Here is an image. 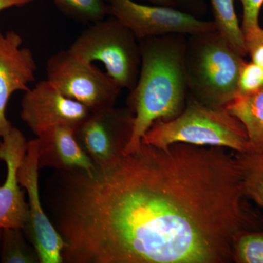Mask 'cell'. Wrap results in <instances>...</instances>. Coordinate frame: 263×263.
<instances>
[{
	"instance_id": "cell-1",
	"label": "cell",
	"mask_w": 263,
	"mask_h": 263,
	"mask_svg": "<svg viewBox=\"0 0 263 263\" xmlns=\"http://www.w3.org/2000/svg\"><path fill=\"white\" fill-rule=\"evenodd\" d=\"M142 143L115 164L55 171L43 192L63 263H230L236 235L263 228L236 155Z\"/></svg>"
},
{
	"instance_id": "cell-2",
	"label": "cell",
	"mask_w": 263,
	"mask_h": 263,
	"mask_svg": "<svg viewBox=\"0 0 263 263\" xmlns=\"http://www.w3.org/2000/svg\"><path fill=\"white\" fill-rule=\"evenodd\" d=\"M186 42V36L180 34L140 40L141 70L127 100L135 114L134 129L124 155L141 146L142 138L154 123L171 120L182 113L189 94Z\"/></svg>"
},
{
	"instance_id": "cell-3",
	"label": "cell",
	"mask_w": 263,
	"mask_h": 263,
	"mask_svg": "<svg viewBox=\"0 0 263 263\" xmlns=\"http://www.w3.org/2000/svg\"><path fill=\"white\" fill-rule=\"evenodd\" d=\"M245 61L217 29L186 36L184 66L188 95L207 106L226 108L236 96Z\"/></svg>"
},
{
	"instance_id": "cell-4",
	"label": "cell",
	"mask_w": 263,
	"mask_h": 263,
	"mask_svg": "<svg viewBox=\"0 0 263 263\" xmlns=\"http://www.w3.org/2000/svg\"><path fill=\"white\" fill-rule=\"evenodd\" d=\"M142 143L166 148L176 143L218 146L237 153L250 151L245 126L226 108H213L188 95L182 113L170 121L154 123L142 138Z\"/></svg>"
},
{
	"instance_id": "cell-5",
	"label": "cell",
	"mask_w": 263,
	"mask_h": 263,
	"mask_svg": "<svg viewBox=\"0 0 263 263\" xmlns=\"http://www.w3.org/2000/svg\"><path fill=\"white\" fill-rule=\"evenodd\" d=\"M68 50L85 62H102L122 89L131 91L136 86L141 66L139 41L114 17L91 24Z\"/></svg>"
},
{
	"instance_id": "cell-6",
	"label": "cell",
	"mask_w": 263,
	"mask_h": 263,
	"mask_svg": "<svg viewBox=\"0 0 263 263\" xmlns=\"http://www.w3.org/2000/svg\"><path fill=\"white\" fill-rule=\"evenodd\" d=\"M46 70V80L90 111L115 106L122 89L106 72L81 60L68 49L52 55Z\"/></svg>"
},
{
	"instance_id": "cell-7",
	"label": "cell",
	"mask_w": 263,
	"mask_h": 263,
	"mask_svg": "<svg viewBox=\"0 0 263 263\" xmlns=\"http://www.w3.org/2000/svg\"><path fill=\"white\" fill-rule=\"evenodd\" d=\"M135 114L128 108H110L90 112L75 127L81 149L95 167L105 168L124 155L133 136Z\"/></svg>"
},
{
	"instance_id": "cell-8",
	"label": "cell",
	"mask_w": 263,
	"mask_h": 263,
	"mask_svg": "<svg viewBox=\"0 0 263 263\" xmlns=\"http://www.w3.org/2000/svg\"><path fill=\"white\" fill-rule=\"evenodd\" d=\"M108 15L118 19L138 41L166 34H200L216 29L214 21H205L171 7L149 6L133 0H105Z\"/></svg>"
},
{
	"instance_id": "cell-9",
	"label": "cell",
	"mask_w": 263,
	"mask_h": 263,
	"mask_svg": "<svg viewBox=\"0 0 263 263\" xmlns=\"http://www.w3.org/2000/svg\"><path fill=\"white\" fill-rule=\"evenodd\" d=\"M38 141L27 142V148L19 166L17 178L28 194L29 218L23 230L29 241L37 251L40 263H63L62 252L65 243L57 232L44 209L38 183Z\"/></svg>"
},
{
	"instance_id": "cell-10",
	"label": "cell",
	"mask_w": 263,
	"mask_h": 263,
	"mask_svg": "<svg viewBox=\"0 0 263 263\" xmlns=\"http://www.w3.org/2000/svg\"><path fill=\"white\" fill-rule=\"evenodd\" d=\"M21 108L22 121L37 137L60 124L75 128L91 112L83 104L65 96L48 80L24 91Z\"/></svg>"
},
{
	"instance_id": "cell-11",
	"label": "cell",
	"mask_w": 263,
	"mask_h": 263,
	"mask_svg": "<svg viewBox=\"0 0 263 263\" xmlns=\"http://www.w3.org/2000/svg\"><path fill=\"white\" fill-rule=\"evenodd\" d=\"M23 39L15 31H0V141L13 126L6 117V109L15 91H27L35 81L37 63L29 48L22 47Z\"/></svg>"
},
{
	"instance_id": "cell-12",
	"label": "cell",
	"mask_w": 263,
	"mask_h": 263,
	"mask_svg": "<svg viewBox=\"0 0 263 263\" xmlns=\"http://www.w3.org/2000/svg\"><path fill=\"white\" fill-rule=\"evenodd\" d=\"M27 148V142L18 128L13 127L0 141V161L7 165V177L0 186V228L24 230L29 218L25 191L21 189L17 172Z\"/></svg>"
},
{
	"instance_id": "cell-13",
	"label": "cell",
	"mask_w": 263,
	"mask_h": 263,
	"mask_svg": "<svg viewBox=\"0 0 263 263\" xmlns=\"http://www.w3.org/2000/svg\"><path fill=\"white\" fill-rule=\"evenodd\" d=\"M75 128L60 124L48 128L37 137L38 167L57 171L83 169L91 171L95 165L81 149L74 134Z\"/></svg>"
},
{
	"instance_id": "cell-14",
	"label": "cell",
	"mask_w": 263,
	"mask_h": 263,
	"mask_svg": "<svg viewBox=\"0 0 263 263\" xmlns=\"http://www.w3.org/2000/svg\"><path fill=\"white\" fill-rule=\"evenodd\" d=\"M245 126L249 152H263V89L254 94L235 97L226 108Z\"/></svg>"
},
{
	"instance_id": "cell-15",
	"label": "cell",
	"mask_w": 263,
	"mask_h": 263,
	"mask_svg": "<svg viewBox=\"0 0 263 263\" xmlns=\"http://www.w3.org/2000/svg\"><path fill=\"white\" fill-rule=\"evenodd\" d=\"M210 1L214 22L218 32L226 38L240 56H247L243 32L235 13L234 0Z\"/></svg>"
},
{
	"instance_id": "cell-16",
	"label": "cell",
	"mask_w": 263,
	"mask_h": 263,
	"mask_svg": "<svg viewBox=\"0 0 263 263\" xmlns=\"http://www.w3.org/2000/svg\"><path fill=\"white\" fill-rule=\"evenodd\" d=\"M0 259L3 263H40L37 251L20 228H3Z\"/></svg>"
},
{
	"instance_id": "cell-17",
	"label": "cell",
	"mask_w": 263,
	"mask_h": 263,
	"mask_svg": "<svg viewBox=\"0 0 263 263\" xmlns=\"http://www.w3.org/2000/svg\"><path fill=\"white\" fill-rule=\"evenodd\" d=\"M235 155L243 172L246 196L263 209V152Z\"/></svg>"
},
{
	"instance_id": "cell-18",
	"label": "cell",
	"mask_w": 263,
	"mask_h": 263,
	"mask_svg": "<svg viewBox=\"0 0 263 263\" xmlns=\"http://www.w3.org/2000/svg\"><path fill=\"white\" fill-rule=\"evenodd\" d=\"M63 14L76 22L93 24L108 15L105 0H53Z\"/></svg>"
},
{
	"instance_id": "cell-19",
	"label": "cell",
	"mask_w": 263,
	"mask_h": 263,
	"mask_svg": "<svg viewBox=\"0 0 263 263\" xmlns=\"http://www.w3.org/2000/svg\"><path fill=\"white\" fill-rule=\"evenodd\" d=\"M233 262L263 263V228L240 232L233 245Z\"/></svg>"
},
{
	"instance_id": "cell-20",
	"label": "cell",
	"mask_w": 263,
	"mask_h": 263,
	"mask_svg": "<svg viewBox=\"0 0 263 263\" xmlns=\"http://www.w3.org/2000/svg\"><path fill=\"white\" fill-rule=\"evenodd\" d=\"M263 89V67L253 62H243L237 84L236 96L254 94Z\"/></svg>"
},
{
	"instance_id": "cell-21",
	"label": "cell",
	"mask_w": 263,
	"mask_h": 263,
	"mask_svg": "<svg viewBox=\"0 0 263 263\" xmlns=\"http://www.w3.org/2000/svg\"><path fill=\"white\" fill-rule=\"evenodd\" d=\"M247 54L251 61L263 67V29L259 26L243 32Z\"/></svg>"
},
{
	"instance_id": "cell-22",
	"label": "cell",
	"mask_w": 263,
	"mask_h": 263,
	"mask_svg": "<svg viewBox=\"0 0 263 263\" xmlns=\"http://www.w3.org/2000/svg\"><path fill=\"white\" fill-rule=\"evenodd\" d=\"M243 5V19L241 29L243 32L259 26V15L263 0H239Z\"/></svg>"
},
{
	"instance_id": "cell-23",
	"label": "cell",
	"mask_w": 263,
	"mask_h": 263,
	"mask_svg": "<svg viewBox=\"0 0 263 263\" xmlns=\"http://www.w3.org/2000/svg\"><path fill=\"white\" fill-rule=\"evenodd\" d=\"M178 9L200 18L206 13L207 6L203 0H176Z\"/></svg>"
},
{
	"instance_id": "cell-24",
	"label": "cell",
	"mask_w": 263,
	"mask_h": 263,
	"mask_svg": "<svg viewBox=\"0 0 263 263\" xmlns=\"http://www.w3.org/2000/svg\"><path fill=\"white\" fill-rule=\"evenodd\" d=\"M34 0H0V12L8 8H21L32 3Z\"/></svg>"
},
{
	"instance_id": "cell-25",
	"label": "cell",
	"mask_w": 263,
	"mask_h": 263,
	"mask_svg": "<svg viewBox=\"0 0 263 263\" xmlns=\"http://www.w3.org/2000/svg\"><path fill=\"white\" fill-rule=\"evenodd\" d=\"M147 1L157 5H161V6L177 8L176 0H147Z\"/></svg>"
},
{
	"instance_id": "cell-26",
	"label": "cell",
	"mask_w": 263,
	"mask_h": 263,
	"mask_svg": "<svg viewBox=\"0 0 263 263\" xmlns=\"http://www.w3.org/2000/svg\"><path fill=\"white\" fill-rule=\"evenodd\" d=\"M3 228H0V249H1L2 240H3Z\"/></svg>"
}]
</instances>
